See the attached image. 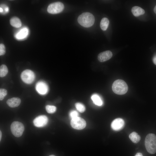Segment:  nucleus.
<instances>
[{"label": "nucleus", "instance_id": "20", "mask_svg": "<svg viewBox=\"0 0 156 156\" xmlns=\"http://www.w3.org/2000/svg\"><path fill=\"white\" fill-rule=\"evenodd\" d=\"M75 106L77 110L81 113L85 111V107L83 104L81 103H76L75 104Z\"/></svg>", "mask_w": 156, "mask_h": 156}, {"label": "nucleus", "instance_id": "9", "mask_svg": "<svg viewBox=\"0 0 156 156\" xmlns=\"http://www.w3.org/2000/svg\"><path fill=\"white\" fill-rule=\"evenodd\" d=\"M125 122L124 120L121 118L114 119L111 124L112 129L115 131H119L122 129L124 127Z\"/></svg>", "mask_w": 156, "mask_h": 156}, {"label": "nucleus", "instance_id": "4", "mask_svg": "<svg viewBox=\"0 0 156 156\" xmlns=\"http://www.w3.org/2000/svg\"><path fill=\"white\" fill-rule=\"evenodd\" d=\"M10 129L12 134L15 136H21L24 130V126L23 123L18 121L12 122L10 126Z\"/></svg>", "mask_w": 156, "mask_h": 156}, {"label": "nucleus", "instance_id": "7", "mask_svg": "<svg viewBox=\"0 0 156 156\" xmlns=\"http://www.w3.org/2000/svg\"><path fill=\"white\" fill-rule=\"evenodd\" d=\"M21 77L24 82L27 84H30L34 81L35 76L32 71L27 69L24 70L22 73Z\"/></svg>", "mask_w": 156, "mask_h": 156}, {"label": "nucleus", "instance_id": "29", "mask_svg": "<svg viewBox=\"0 0 156 156\" xmlns=\"http://www.w3.org/2000/svg\"><path fill=\"white\" fill-rule=\"evenodd\" d=\"M0 11L1 12H2L3 11V9L1 8H0Z\"/></svg>", "mask_w": 156, "mask_h": 156}, {"label": "nucleus", "instance_id": "3", "mask_svg": "<svg viewBox=\"0 0 156 156\" xmlns=\"http://www.w3.org/2000/svg\"><path fill=\"white\" fill-rule=\"evenodd\" d=\"M113 92L118 95L125 94L128 90V86L126 83L123 80L117 79L113 83L112 87Z\"/></svg>", "mask_w": 156, "mask_h": 156}, {"label": "nucleus", "instance_id": "22", "mask_svg": "<svg viewBox=\"0 0 156 156\" xmlns=\"http://www.w3.org/2000/svg\"><path fill=\"white\" fill-rule=\"evenodd\" d=\"M7 91L4 89L1 88L0 89V100H2L7 94Z\"/></svg>", "mask_w": 156, "mask_h": 156}, {"label": "nucleus", "instance_id": "19", "mask_svg": "<svg viewBox=\"0 0 156 156\" xmlns=\"http://www.w3.org/2000/svg\"><path fill=\"white\" fill-rule=\"evenodd\" d=\"M8 70L7 66L5 64H2L0 67V77H3L8 73Z\"/></svg>", "mask_w": 156, "mask_h": 156}, {"label": "nucleus", "instance_id": "27", "mask_svg": "<svg viewBox=\"0 0 156 156\" xmlns=\"http://www.w3.org/2000/svg\"><path fill=\"white\" fill-rule=\"evenodd\" d=\"M154 12L156 14V5L154 7Z\"/></svg>", "mask_w": 156, "mask_h": 156}, {"label": "nucleus", "instance_id": "17", "mask_svg": "<svg viewBox=\"0 0 156 156\" xmlns=\"http://www.w3.org/2000/svg\"><path fill=\"white\" fill-rule=\"evenodd\" d=\"M130 140L134 143H137L140 141L141 138L137 133L135 132H133L129 135Z\"/></svg>", "mask_w": 156, "mask_h": 156}, {"label": "nucleus", "instance_id": "28", "mask_svg": "<svg viewBox=\"0 0 156 156\" xmlns=\"http://www.w3.org/2000/svg\"><path fill=\"white\" fill-rule=\"evenodd\" d=\"M1 136H2V133H1V131H0V141L1 140Z\"/></svg>", "mask_w": 156, "mask_h": 156}, {"label": "nucleus", "instance_id": "23", "mask_svg": "<svg viewBox=\"0 0 156 156\" xmlns=\"http://www.w3.org/2000/svg\"><path fill=\"white\" fill-rule=\"evenodd\" d=\"M70 116L71 119L78 117V112L75 110H72L70 113Z\"/></svg>", "mask_w": 156, "mask_h": 156}, {"label": "nucleus", "instance_id": "12", "mask_svg": "<svg viewBox=\"0 0 156 156\" xmlns=\"http://www.w3.org/2000/svg\"><path fill=\"white\" fill-rule=\"evenodd\" d=\"M21 99L17 97H13L8 99L6 102L7 105L11 107H15L18 106L21 103Z\"/></svg>", "mask_w": 156, "mask_h": 156}, {"label": "nucleus", "instance_id": "10", "mask_svg": "<svg viewBox=\"0 0 156 156\" xmlns=\"http://www.w3.org/2000/svg\"><path fill=\"white\" fill-rule=\"evenodd\" d=\"M112 56L111 51H106L100 53L98 56V59L100 62H104L110 59Z\"/></svg>", "mask_w": 156, "mask_h": 156}, {"label": "nucleus", "instance_id": "5", "mask_svg": "<svg viewBox=\"0 0 156 156\" xmlns=\"http://www.w3.org/2000/svg\"><path fill=\"white\" fill-rule=\"evenodd\" d=\"M64 8V6L63 3L60 2H57L49 4L47 8V10L49 13L55 14L62 12Z\"/></svg>", "mask_w": 156, "mask_h": 156}, {"label": "nucleus", "instance_id": "6", "mask_svg": "<svg viewBox=\"0 0 156 156\" xmlns=\"http://www.w3.org/2000/svg\"><path fill=\"white\" fill-rule=\"evenodd\" d=\"M70 124L73 128L78 130L82 129L86 126V122L85 120L79 117L71 119Z\"/></svg>", "mask_w": 156, "mask_h": 156}, {"label": "nucleus", "instance_id": "8", "mask_svg": "<svg viewBox=\"0 0 156 156\" xmlns=\"http://www.w3.org/2000/svg\"><path fill=\"white\" fill-rule=\"evenodd\" d=\"M48 121L47 117L44 115H40L36 117L33 120L34 125L36 127H41L45 126Z\"/></svg>", "mask_w": 156, "mask_h": 156}, {"label": "nucleus", "instance_id": "25", "mask_svg": "<svg viewBox=\"0 0 156 156\" xmlns=\"http://www.w3.org/2000/svg\"><path fill=\"white\" fill-rule=\"evenodd\" d=\"M153 61L154 64L156 65V55L153 57Z\"/></svg>", "mask_w": 156, "mask_h": 156}, {"label": "nucleus", "instance_id": "30", "mask_svg": "<svg viewBox=\"0 0 156 156\" xmlns=\"http://www.w3.org/2000/svg\"><path fill=\"white\" fill-rule=\"evenodd\" d=\"M49 156H55V155H50Z\"/></svg>", "mask_w": 156, "mask_h": 156}, {"label": "nucleus", "instance_id": "2", "mask_svg": "<svg viewBox=\"0 0 156 156\" xmlns=\"http://www.w3.org/2000/svg\"><path fill=\"white\" fill-rule=\"evenodd\" d=\"M145 145L147 152L154 154L156 152V136L153 133H149L146 137Z\"/></svg>", "mask_w": 156, "mask_h": 156}, {"label": "nucleus", "instance_id": "26", "mask_svg": "<svg viewBox=\"0 0 156 156\" xmlns=\"http://www.w3.org/2000/svg\"><path fill=\"white\" fill-rule=\"evenodd\" d=\"M135 156H143L142 154L140 153H137Z\"/></svg>", "mask_w": 156, "mask_h": 156}, {"label": "nucleus", "instance_id": "21", "mask_svg": "<svg viewBox=\"0 0 156 156\" xmlns=\"http://www.w3.org/2000/svg\"><path fill=\"white\" fill-rule=\"evenodd\" d=\"M45 108L47 112L50 114H52L55 112L56 109L55 106L49 105H46Z\"/></svg>", "mask_w": 156, "mask_h": 156}, {"label": "nucleus", "instance_id": "24", "mask_svg": "<svg viewBox=\"0 0 156 156\" xmlns=\"http://www.w3.org/2000/svg\"><path fill=\"white\" fill-rule=\"evenodd\" d=\"M5 52V46L3 44H0V55H4Z\"/></svg>", "mask_w": 156, "mask_h": 156}, {"label": "nucleus", "instance_id": "11", "mask_svg": "<svg viewBox=\"0 0 156 156\" xmlns=\"http://www.w3.org/2000/svg\"><path fill=\"white\" fill-rule=\"evenodd\" d=\"M36 89L38 92L41 94H46L48 91V88L46 84L43 82L38 83L36 86Z\"/></svg>", "mask_w": 156, "mask_h": 156}, {"label": "nucleus", "instance_id": "15", "mask_svg": "<svg viewBox=\"0 0 156 156\" xmlns=\"http://www.w3.org/2000/svg\"><path fill=\"white\" fill-rule=\"evenodd\" d=\"M28 30L27 28H25L21 29L16 35V37L18 39H21L26 37L27 36Z\"/></svg>", "mask_w": 156, "mask_h": 156}, {"label": "nucleus", "instance_id": "16", "mask_svg": "<svg viewBox=\"0 0 156 156\" xmlns=\"http://www.w3.org/2000/svg\"><path fill=\"white\" fill-rule=\"evenodd\" d=\"M91 99L94 103L98 106H101L103 104V101L100 97L96 94L92 95Z\"/></svg>", "mask_w": 156, "mask_h": 156}, {"label": "nucleus", "instance_id": "18", "mask_svg": "<svg viewBox=\"0 0 156 156\" xmlns=\"http://www.w3.org/2000/svg\"><path fill=\"white\" fill-rule=\"evenodd\" d=\"M109 23V21L106 18H103L101 20L100 26L101 29L103 31H105L107 29Z\"/></svg>", "mask_w": 156, "mask_h": 156}, {"label": "nucleus", "instance_id": "14", "mask_svg": "<svg viewBox=\"0 0 156 156\" xmlns=\"http://www.w3.org/2000/svg\"><path fill=\"white\" fill-rule=\"evenodd\" d=\"M10 23L12 26L16 28L20 27L22 25L20 19L16 17L12 18L10 20Z\"/></svg>", "mask_w": 156, "mask_h": 156}, {"label": "nucleus", "instance_id": "1", "mask_svg": "<svg viewBox=\"0 0 156 156\" xmlns=\"http://www.w3.org/2000/svg\"><path fill=\"white\" fill-rule=\"evenodd\" d=\"M77 21L79 24L85 27H89L94 24L95 18L91 13L86 12L80 15L78 17Z\"/></svg>", "mask_w": 156, "mask_h": 156}, {"label": "nucleus", "instance_id": "13", "mask_svg": "<svg viewBox=\"0 0 156 156\" xmlns=\"http://www.w3.org/2000/svg\"><path fill=\"white\" fill-rule=\"evenodd\" d=\"M131 12L134 16L136 17L143 14L145 13L144 9L138 6L133 7L131 9Z\"/></svg>", "mask_w": 156, "mask_h": 156}]
</instances>
